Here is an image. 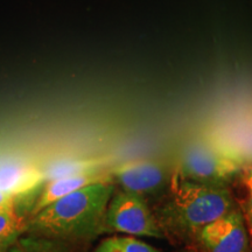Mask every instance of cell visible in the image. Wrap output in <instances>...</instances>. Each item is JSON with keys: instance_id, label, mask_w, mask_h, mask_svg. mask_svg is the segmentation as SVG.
Wrapping results in <instances>:
<instances>
[{"instance_id": "16", "label": "cell", "mask_w": 252, "mask_h": 252, "mask_svg": "<svg viewBox=\"0 0 252 252\" xmlns=\"http://www.w3.org/2000/svg\"><path fill=\"white\" fill-rule=\"evenodd\" d=\"M0 252H5V251H4V250H2V249H1V248H0Z\"/></svg>"}, {"instance_id": "4", "label": "cell", "mask_w": 252, "mask_h": 252, "mask_svg": "<svg viewBox=\"0 0 252 252\" xmlns=\"http://www.w3.org/2000/svg\"><path fill=\"white\" fill-rule=\"evenodd\" d=\"M108 231L133 237L162 238V226L144 196L121 189L113 191L106 209Z\"/></svg>"}, {"instance_id": "3", "label": "cell", "mask_w": 252, "mask_h": 252, "mask_svg": "<svg viewBox=\"0 0 252 252\" xmlns=\"http://www.w3.org/2000/svg\"><path fill=\"white\" fill-rule=\"evenodd\" d=\"M179 176L201 184L226 186L242 171V161L203 140L186 145L179 156Z\"/></svg>"}, {"instance_id": "15", "label": "cell", "mask_w": 252, "mask_h": 252, "mask_svg": "<svg viewBox=\"0 0 252 252\" xmlns=\"http://www.w3.org/2000/svg\"><path fill=\"white\" fill-rule=\"evenodd\" d=\"M94 252H119L117 245H116L115 237H110L104 239Z\"/></svg>"}, {"instance_id": "8", "label": "cell", "mask_w": 252, "mask_h": 252, "mask_svg": "<svg viewBox=\"0 0 252 252\" xmlns=\"http://www.w3.org/2000/svg\"><path fill=\"white\" fill-rule=\"evenodd\" d=\"M45 182L42 171L24 162H9L0 166V188L15 196L40 189Z\"/></svg>"}, {"instance_id": "13", "label": "cell", "mask_w": 252, "mask_h": 252, "mask_svg": "<svg viewBox=\"0 0 252 252\" xmlns=\"http://www.w3.org/2000/svg\"><path fill=\"white\" fill-rule=\"evenodd\" d=\"M243 186L247 195V216L252 232V167L244 171Z\"/></svg>"}, {"instance_id": "12", "label": "cell", "mask_w": 252, "mask_h": 252, "mask_svg": "<svg viewBox=\"0 0 252 252\" xmlns=\"http://www.w3.org/2000/svg\"><path fill=\"white\" fill-rule=\"evenodd\" d=\"M115 241L119 252H158L153 247L139 241L133 236L115 237Z\"/></svg>"}, {"instance_id": "2", "label": "cell", "mask_w": 252, "mask_h": 252, "mask_svg": "<svg viewBox=\"0 0 252 252\" xmlns=\"http://www.w3.org/2000/svg\"><path fill=\"white\" fill-rule=\"evenodd\" d=\"M226 186H215L178 176L159 210L160 225L179 236L195 238L201 229L235 209Z\"/></svg>"}, {"instance_id": "5", "label": "cell", "mask_w": 252, "mask_h": 252, "mask_svg": "<svg viewBox=\"0 0 252 252\" xmlns=\"http://www.w3.org/2000/svg\"><path fill=\"white\" fill-rule=\"evenodd\" d=\"M195 238L207 252H250L244 216L237 207L203 226Z\"/></svg>"}, {"instance_id": "1", "label": "cell", "mask_w": 252, "mask_h": 252, "mask_svg": "<svg viewBox=\"0 0 252 252\" xmlns=\"http://www.w3.org/2000/svg\"><path fill=\"white\" fill-rule=\"evenodd\" d=\"M113 191V180L77 189L30 216L25 234L69 243L97 237L108 231L106 209Z\"/></svg>"}, {"instance_id": "9", "label": "cell", "mask_w": 252, "mask_h": 252, "mask_svg": "<svg viewBox=\"0 0 252 252\" xmlns=\"http://www.w3.org/2000/svg\"><path fill=\"white\" fill-rule=\"evenodd\" d=\"M69 242L24 234L5 252H75Z\"/></svg>"}, {"instance_id": "11", "label": "cell", "mask_w": 252, "mask_h": 252, "mask_svg": "<svg viewBox=\"0 0 252 252\" xmlns=\"http://www.w3.org/2000/svg\"><path fill=\"white\" fill-rule=\"evenodd\" d=\"M102 168V161L98 160H83V161H67L59 162L50 166L46 171H42L45 181L52 180V179L61 178L72 174H80L84 172L99 171Z\"/></svg>"}, {"instance_id": "6", "label": "cell", "mask_w": 252, "mask_h": 252, "mask_svg": "<svg viewBox=\"0 0 252 252\" xmlns=\"http://www.w3.org/2000/svg\"><path fill=\"white\" fill-rule=\"evenodd\" d=\"M110 173L122 189L141 196L159 191L167 182L166 169L160 163L149 160L124 162Z\"/></svg>"}, {"instance_id": "10", "label": "cell", "mask_w": 252, "mask_h": 252, "mask_svg": "<svg viewBox=\"0 0 252 252\" xmlns=\"http://www.w3.org/2000/svg\"><path fill=\"white\" fill-rule=\"evenodd\" d=\"M27 220L17 209H0V248L6 251L26 232Z\"/></svg>"}, {"instance_id": "14", "label": "cell", "mask_w": 252, "mask_h": 252, "mask_svg": "<svg viewBox=\"0 0 252 252\" xmlns=\"http://www.w3.org/2000/svg\"><path fill=\"white\" fill-rule=\"evenodd\" d=\"M19 196L0 188V209H17Z\"/></svg>"}, {"instance_id": "7", "label": "cell", "mask_w": 252, "mask_h": 252, "mask_svg": "<svg viewBox=\"0 0 252 252\" xmlns=\"http://www.w3.org/2000/svg\"><path fill=\"white\" fill-rule=\"evenodd\" d=\"M106 180H113L111 173L104 171V169H99V171L84 172L80 173V174L61 176V178L45 181L41 185L39 193L36 194L35 200H34L33 206H32L30 216L34 215V214L43 209L48 204L72 193V191L77 190V189Z\"/></svg>"}]
</instances>
